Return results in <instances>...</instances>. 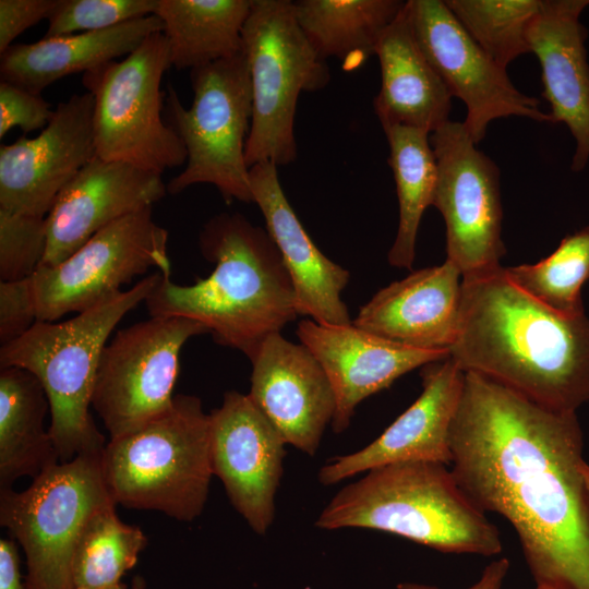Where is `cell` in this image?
I'll use <instances>...</instances> for the list:
<instances>
[{
  "instance_id": "e0dca14e",
  "label": "cell",
  "mask_w": 589,
  "mask_h": 589,
  "mask_svg": "<svg viewBox=\"0 0 589 589\" xmlns=\"http://www.w3.org/2000/svg\"><path fill=\"white\" fill-rule=\"evenodd\" d=\"M252 363L249 397L286 445L315 455L336 401L332 384L313 353L280 333L267 337Z\"/></svg>"
},
{
  "instance_id": "7402d4cb",
  "label": "cell",
  "mask_w": 589,
  "mask_h": 589,
  "mask_svg": "<svg viewBox=\"0 0 589 589\" xmlns=\"http://www.w3.org/2000/svg\"><path fill=\"white\" fill-rule=\"evenodd\" d=\"M249 180L253 202L291 279L298 315L325 325L351 324L341 299L349 272L325 256L309 237L283 191L277 166L253 165Z\"/></svg>"
},
{
  "instance_id": "8992f818",
  "label": "cell",
  "mask_w": 589,
  "mask_h": 589,
  "mask_svg": "<svg viewBox=\"0 0 589 589\" xmlns=\"http://www.w3.org/2000/svg\"><path fill=\"white\" fill-rule=\"evenodd\" d=\"M101 465L117 505L191 522L206 505L214 476L209 413L203 411L199 397L177 395L161 416L110 438Z\"/></svg>"
},
{
  "instance_id": "d590c367",
  "label": "cell",
  "mask_w": 589,
  "mask_h": 589,
  "mask_svg": "<svg viewBox=\"0 0 589 589\" xmlns=\"http://www.w3.org/2000/svg\"><path fill=\"white\" fill-rule=\"evenodd\" d=\"M37 322L31 278L0 283V344L5 346Z\"/></svg>"
},
{
  "instance_id": "7a4b0ae2",
  "label": "cell",
  "mask_w": 589,
  "mask_h": 589,
  "mask_svg": "<svg viewBox=\"0 0 589 589\" xmlns=\"http://www.w3.org/2000/svg\"><path fill=\"white\" fill-rule=\"evenodd\" d=\"M450 359L550 409L567 412L589 401V318L539 302L501 266L461 278Z\"/></svg>"
},
{
  "instance_id": "d6986e66",
  "label": "cell",
  "mask_w": 589,
  "mask_h": 589,
  "mask_svg": "<svg viewBox=\"0 0 589 589\" xmlns=\"http://www.w3.org/2000/svg\"><path fill=\"white\" fill-rule=\"evenodd\" d=\"M166 192L160 175L96 156L63 188L46 216L47 245L38 268L58 265L100 229L153 207Z\"/></svg>"
},
{
  "instance_id": "8d00e7d4",
  "label": "cell",
  "mask_w": 589,
  "mask_h": 589,
  "mask_svg": "<svg viewBox=\"0 0 589 589\" xmlns=\"http://www.w3.org/2000/svg\"><path fill=\"white\" fill-rule=\"evenodd\" d=\"M58 0H0V53L41 20H48Z\"/></svg>"
},
{
  "instance_id": "5b68a950",
  "label": "cell",
  "mask_w": 589,
  "mask_h": 589,
  "mask_svg": "<svg viewBox=\"0 0 589 589\" xmlns=\"http://www.w3.org/2000/svg\"><path fill=\"white\" fill-rule=\"evenodd\" d=\"M163 276L157 271L70 320L37 321L23 336L1 346L0 368L27 370L41 383L60 461L104 450L105 436L89 411L101 353L121 318L146 301Z\"/></svg>"
},
{
  "instance_id": "484cf974",
  "label": "cell",
  "mask_w": 589,
  "mask_h": 589,
  "mask_svg": "<svg viewBox=\"0 0 589 589\" xmlns=\"http://www.w3.org/2000/svg\"><path fill=\"white\" fill-rule=\"evenodd\" d=\"M50 413L46 392L27 370H0V489L23 477L32 479L60 462L45 418Z\"/></svg>"
},
{
  "instance_id": "ffe728a7",
  "label": "cell",
  "mask_w": 589,
  "mask_h": 589,
  "mask_svg": "<svg viewBox=\"0 0 589 589\" xmlns=\"http://www.w3.org/2000/svg\"><path fill=\"white\" fill-rule=\"evenodd\" d=\"M297 335L324 369L334 390L335 433L345 431L357 406L390 386L398 377L431 362L444 360L449 351L404 346L349 325H325L302 320Z\"/></svg>"
},
{
  "instance_id": "ac0fdd59",
  "label": "cell",
  "mask_w": 589,
  "mask_h": 589,
  "mask_svg": "<svg viewBox=\"0 0 589 589\" xmlns=\"http://www.w3.org/2000/svg\"><path fill=\"white\" fill-rule=\"evenodd\" d=\"M422 392L377 438L360 450L338 456L318 471V481L333 485L356 474L401 461L450 466L449 433L461 398L465 372L450 357L425 364Z\"/></svg>"
},
{
  "instance_id": "d4e9b609",
  "label": "cell",
  "mask_w": 589,
  "mask_h": 589,
  "mask_svg": "<svg viewBox=\"0 0 589 589\" xmlns=\"http://www.w3.org/2000/svg\"><path fill=\"white\" fill-rule=\"evenodd\" d=\"M163 31L161 20L153 14L103 31L15 44L1 53V81L40 95L62 77L80 72L84 74L129 56L147 37Z\"/></svg>"
},
{
  "instance_id": "603a6c76",
  "label": "cell",
  "mask_w": 589,
  "mask_h": 589,
  "mask_svg": "<svg viewBox=\"0 0 589 589\" xmlns=\"http://www.w3.org/2000/svg\"><path fill=\"white\" fill-rule=\"evenodd\" d=\"M460 277L448 260L416 271L377 291L352 324L404 346L449 351L458 329Z\"/></svg>"
},
{
  "instance_id": "836d02e7",
  "label": "cell",
  "mask_w": 589,
  "mask_h": 589,
  "mask_svg": "<svg viewBox=\"0 0 589 589\" xmlns=\"http://www.w3.org/2000/svg\"><path fill=\"white\" fill-rule=\"evenodd\" d=\"M47 245L46 217L0 208V279L31 278L38 269Z\"/></svg>"
},
{
  "instance_id": "b9f144b4",
  "label": "cell",
  "mask_w": 589,
  "mask_h": 589,
  "mask_svg": "<svg viewBox=\"0 0 589 589\" xmlns=\"http://www.w3.org/2000/svg\"><path fill=\"white\" fill-rule=\"evenodd\" d=\"M74 589H89V588H81V587H75ZM107 589H128L127 586L124 584H120L116 587H111V588H107Z\"/></svg>"
},
{
  "instance_id": "d6a6232c",
  "label": "cell",
  "mask_w": 589,
  "mask_h": 589,
  "mask_svg": "<svg viewBox=\"0 0 589 589\" xmlns=\"http://www.w3.org/2000/svg\"><path fill=\"white\" fill-rule=\"evenodd\" d=\"M158 0H58L45 37L96 32L155 14Z\"/></svg>"
},
{
  "instance_id": "4fadbf2b",
  "label": "cell",
  "mask_w": 589,
  "mask_h": 589,
  "mask_svg": "<svg viewBox=\"0 0 589 589\" xmlns=\"http://www.w3.org/2000/svg\"><path fill=\"white\" fill-rule=\"evenodd\" d=\"M430 143L437 165L433 206L446 225V260L461 278L497 269L506 249L496 165L477 148L464 122L447 121Z\"/></svg>"
},
{
  "instance_id": "4316f807",
  "label": "cell",
  "mask_w": 589,
  "mask_h": 589,
  "mask_svg": "<svg viewBox=\"0 0 589 589\" xmlns=\"http://www.w3.org/2000/svg\"><path fill=\"white\" fill-rule=\"evenodd\" d=\"M252 0H158L170 64L203 67L243 52L242 32Z\"/></svg>"
},
{
  "instance_id": "4dcf8cb0",
  "label": "cell",
  "mask_w": 589,
  "mask_h": 589,
  "mask_svg": "<svg viewBox=\"0 0 589 589\" xmlns=\"http://www.w3.org/2000/svg\"><path fill=\"white\" fill-rule=\"evenodd\" d=\"M504 272L518 288L552 310L584 314L581 288L589 279V226L567 235L540 262L504 267Z\"/></svg>"
},
{
  "instance_id": "74e56055",
  "label": "cell",
  "mask_w": 589,
  "mask_h": 589,
  "mask_svg": "<svg viewBox=\"0 0 589 589\" xmlns=\"http://www.w3.org/2000/svg\"><path fill=\"white\" fill-rule=\"evenodd\" d=\"M0 589H26L22 580L20 554L14 539H0Z\"/></svg>"
},
{
  "instance_id": "3957f363",
  "label": "cell",
  "mask_w": 589,
  "mask_h": 589,
  "mask_svg": "<svg viewBox=\"0 0 589 589\" xmlns=\"http://www.w3.org/2000/svg\"><path fill=\"white\" fill-rule=\"evenodd\" d=\"M215 267L205 278L178 285L163 276L146 299L151 316H182L202 323L213 339L250 360L263 341L298 316L296 296L267 230L239 213L211 218L199 237Z\"/></svg>"
},
{
  "instance_id": "7bdbcfd3",
  "label": "cell",
  "mask_w": 589,
  "mask_h": 589,
  "mask_svg": "<svg viewBox=\"0 0 589 589\" xmlns=\"http://www.w3.org/2000/svg\"><path fill=\"white\" fill-rule=\"evenodd\" d=\"M537 589H553V588H543V587H541V588H537Z\"/></svg>"
},
{
  "instance_id": "7c38bea8",
  "label": "cell",
  "mask_w": 589,
  "mask_h": 589,
  "mask_svg": "<svg viewBox=\"0 0 589 589\" xmlns=\"http://www.w3.org/2000/svg\"><path fill=\"white\" fill-rule=\"evenodd\" d=\"M152 208L100 229L58 265L38 268L31 277L37 321L86 311L151 267L170 277L169 233L154 220Z\"/></svg>"
},
{
  "instance_id": "8fae6325",
  "label": "cell",
  "mask_w": 589,
  "mask_h": 589,
  "mask_svg": "<svg viewBox=\"0 0 589 589\" xmlns=\"http://www.w3.org/2000/svg\"><path fill=\"white\" fill-rule=\"evenodd\" d=\"M204 333L207 328L192 318L151 316L120 329L106 345L92 407L110 438L143 428L172 406L181 349Z\"/></svg>"
},
{
  "instance_id": "52a82bcc",
  "label": "cell",
  "mask_w": 589,
  "mask_h": 589,
  "mask_svg": "<svg viewBox=\"0 0 589 589\" xmlns=\"http://www.w3.org/2000/svg\"><path fill=\"white\" fill-rule=\"evenodd\" d=\"M252 86V121L245 144L250 167L294 161L299 95L329 82V70L302 32L289 0H252L243 32Z\"/></svg>"
},
{
  "instance_id": "277c9868",
  "label": "cell",
  "mask_w": 589,
  "mask_h": 589,
  "mask_svg": "<svg viewBox=\"0 0 589 589\" xmlns=\"http://www.w3.org/2000/svg\"><path fill=\"white\" fill-rule=\"evenodd\" d=\"M321 529L365 528L443 553L493 556L498 529L465 493L447 465L401 461L373 468L327 503Z\"/></svg>"
},
{
  "instance_id": "6da1fadb",
  "label": "cell",
  "mask_w": 589,
  "mask_h": 589,
  "mask_svg": "<svg viewBox=\"0 0 589 589\" xmlns=\"http://www.w3.org/2000/svg\"><path fill=\"white\" fill-rule=\"evenodd\" d=\"M450 470L482 510L516 531L537 588L589 589V490L576 412L465 372Z\"/></svg>"
},
{
  "instance_id": "44dd1931",
  "label": "cell",
  "mask_w": 589,
  "mask_h": 589,
  "mask_svg": "<svg viewBox=\"0 0 589 589\" xmlns=\"http://www.w3.org/2000/svg\"><path fill=\"white\" fill-rule=\"evenodd\" d=\"M589 0H541L527 31L530 52L541 67L542 96L551 106L553 123L563 122L575 140L572 170L589 160V64L580 23Z\"/></svg>"
},
{
  "instance_id": "f1b7e54d",
  "label": "cell",
  "mask_w": 589,
  "mask_h": 589,
  "mask_svg": "<svg viewBox=\"0 0 589 589\" xmlns=\"http://www.w3.org/2000/svg\"><path fill=\"white\" fill-rule=\"evenodd\" d=\"M383 130L388 141V165L394 173L399 207L398 229L388 262L394 267L410 269L422 215L433 205L437 165L430 133L405 125Z\"/></svg>"
},
{
  "instance_id": "60d3db41",
  "label": "cell",
  "mask_w": 589,
  "mask_h": 589,
  "mask_svg": "<svg viewBox=\"0 0 589 589\" xmlns=\"http://www.w3.org/2000/svg\"><path fill=\"white\" fill-rule=\"evenodd\" d=\"M582 474H584L586 485L589 490V465L587 462L582 467Z\"/></svg>"
},
{
  "instance_id": "5bb4252c",
  "label": "cell",
  "mask_w": 589,
  "mask_h": 589,
  "mask_svg": "<svg viewBox=\"0 0 589 589\" xmlns=\"http://www.w3.org/2000/svg\"><path fill=\"white\" fill-rule=\"evenodd\" d=\"M414 38L452 97L467 107L464 124L478 144L491 121L510 116L553 123L540 101L518 91L506 69L469 36L444 1H407Z\"/></svg>"
},
{
  "instance_id": "ab89813d",
  "label": "cell",
  "mask_w": 589,
  "mask_h": 589,
  "mask_svg": "<svg viewBox=\"0 0 589 589\" xmlns=\"http://www.w3.org/2000/svg\"><path fill=\"white\" fill-rule=\"evenodd\" d=\"M131 589H146L145 579L142 576H135L132 579Z\"/></svg>"
},
{
  "instance_id": "30bf717a",
  "label": "cell",
  "mask_w": 589,
  "mask_h": 589,
  "mask_svg": "<svg viewBox=\"0 0 589 589\" xmlns=\"http://www.w3.org/2000/svg\"><path fill=\"white\" fill-rule=\"evenodd\" d=\"M171 68L163 32L124 57L83 74L94 97L96 156L163 175L187 161L184 145L164 120V73Z\"/></svg>"
},
{
  "instance_id": "e575fe53",
  "label": "cell",
  "mask_w": 589,
  "mask_h": 589,
  "mask_svg": "<svg viewBox=\"0 0 589 589\" xmlns=\"http://www.w3.org/2000/svg\"><path fill=\"white\" fill-rule=\"evenodd\" d=\"M55 110L40 95L27 92L5 81L0 82V137L19 127L24 135L44 130Z\"/></svg>"
},
{
  "instance_id": "f546056e",
  "label": "cell",
  "mask_w": 589,
  "mask_h": 589,
  "mask_svg": "<svg viewBox=\"0 0 589 589\" xmlns=\"http://www.w3.org/2000/svg\"><path fill=\"white\" fill-rule=\"evenodd\" d=\"M116 506L99 509L85 525L72 558L74 588L107 589L120 585L146 548L143 530L122 521Z\"/></svg>"
},
{
  "instance_id": "2e32d148",
  "label": "cell",
  "mask_w": 589,
  "mask_h": 589,
  "mask_svg": "<svg viewBox=\"0 0 589 589\" xmlns=\"http://www.w3.org/2000/svg\"><path fill=\"white\" fill-rule=\"evenodd\" d=\"M209 418L213 474L250 528L264 534L275 517L286 443L248 394L225 393Z\"/></svg>"
},
{
  "instance_id": "1f68e13d",
  "label": "cell",
  "mask_w": 589,
  "mask_h": 589,
  "mask_svg": "<svg viewBox=\"0 0 589 589\" xmlns=\"http://www.w3.org/2000/svg\"><path fill=\"white\" fill-rule=\"evenodd\" d=\"M457 21L501 68L530 52L528 27L541 0H446Z\"/></svg>"
},
{
  "instance_id": "cb8c5ba5",
  "label": "cell",
  "mask_w": 589,
  "mask_h": 589,
  "mask_svg": "<svg viewBox=\"0 0 589 589\" xmlns=\"http://www.w3.org/2000/svg\"><path fill=\"white\" fill-rule=\"evenodd\" d=\"M375 55L381 88L373 107L383 129L405 125L431 134L449 121L452 95L414 38L407 1L380 38Z\"/></svg>"
},
{
  "instance_id": "f35d334b",
  "label": "cell",
  "mask_w": 589,
  "mask_h": 589,
  "mask_svg": "<svg viewBox=\"0 0 589 589\" xmlns=\"http://www.w3.org/2000/svg\"><path fill=\"white\" fill-rule=\"evenodd\" d=\"M509 569V561L507 558H498L491 562L483 570L480 579L467 589H501L503 581ZM397 589H438L433 586L416 584V582H400L397 585Z\"/></svg>"
},
{
  "instance_id": "9a60e30c",
  "label": "cell",
  "mask_w": 589,
  "mask_h": 589,
  "mask_svg": "<svg viewBox=\"0 0 589 589\" xmlns=\"http://www.w3.org/2000/svg\"><path fill=\"white\" fill-rule=\"evenodd\" d=\"M94 97L60 103L39 135L0 146V208L46 217L63 188L96 157Z\"/></svg>"
},
{
  "instance_id": "ba28073f",
  "label": "cell",
  "mask_w": 589,
  "mask_h": 589,
  "mask_svg": "<svg viewBox=\"0 0 589 589\" xmlns=\"http://www.w3.org/2000/svg\"><path fill=\"white\" fill-rule=\"evenodd\" d=\"M193 101L185 108L172 86L165 99L166 122L181 139L184 169L167 184L178 194L200 183L214 185L227 203L253 202L245 160L252 121V86L243 52L190 71Z\"/></svg>"
},
{
  "instance_id": "83f0119b",
  "label": "cell",
  "mask_w": 589,
  "mask_h": 589,
  "mask_svg": "<svg viewBox=\"0 0 589 589\" xmlns=\"http://www.w3.org/2000/svg\"><path fill=\"white\" fill-rule=\"evenodd\" d=\"M399 0H300L297 21L323 59L336 58L346 69L375 55L377 43L405 5Z\"/></svg>"
},
{
  "instance_id": "9c48e42d",
  "label": "cell",
  "mask_w": 589,
  "mask_h": 589,
  "mask_svg": "<svg viewBox=\"0 0 589 589\" xmlns=\"http://www.w3.org/2000/svg\"><path fill=\"white\" fill-rule=\"evenodd\" d=\"M101 454L60 461L23 491L0 489V525L25 554L26 589H74L71 566L77 540L96 512L116 504Z\"/></svg>"
}]
</instances>
